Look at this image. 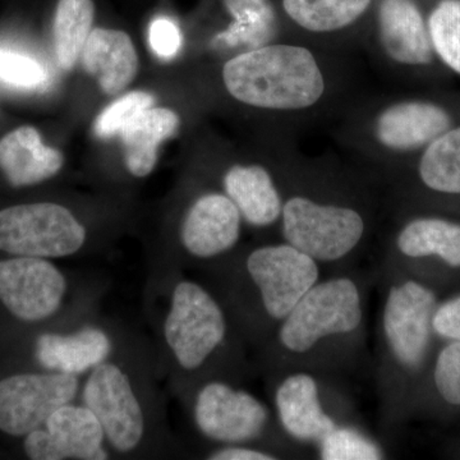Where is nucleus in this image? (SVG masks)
Listing matches in <instances>:
<instances>
[{"mask_svg": "<svg viewBox=\"0 0 460 460\" xmlns=\"http://www.w3.org/2000/svg\"><path fill=\"white\" fill-rule=\"evenodd\" d=\"M144 308L153 330L156 370L181 401L206 378L237 380L244 338L223 299L184 269L147 260Z\"/></svg>", "mask_w": 460, "mask_h": 460, "instance_id": "obj_1", "label": "nucleus"}, {"mask_svg": "<svg viewBox=\"0 0 460 460\" xmlns=\"http://www.w3.org/2000/svg\"><path fill=\"white\" fill-rule=\"evenodd\" d=\"M78 401L98 416L113 459L181 453L166 413L153 341L127 328L113 354L83 377Z\"/></svg>", "mask_w": 460, "mask_h": 460, "instance_id": "obj_2", "label": "nucleus"}, {"mask_svg": "<svg viewBox=\"0 0 460 460\" xmlns=\"http://www.w3.org/2000/svg\"><path fill=\"white\" fill-rule=\"evenodd\" d=\"M202 270L215 281L244 341L263 345L320 280L319 262L289 243L263 244Z\"/></svg>", "mask_w": 460, "mask_h": 460, "instance_id": "obj_3", "label": "nucleus"}, {"mask_svg": "<svg viewBox=\"0 0 460 460\" xmlns=\"http://www.w3.org/2000/svg\"><path fill=\"white\" fill-rule=\"evenodd\" d=\"M365 321L361 287L348 275L319 280L262 345L266 358L296 361L328 341L357 337Z\"/></svg>", "mask_w": 460, "mask_h": 460, "instance_id": "obj_4", "label": "nucleus"}, {"mask_svg": "<svg viewBox=\"0 0 460 460\" xmlns=\"http://www.w3.org/2000/svg\"><path fill=\"white\" fill-rule=\"evenodd\" d=\"M224 84L233 98L257 108L304 109L321 98L323 77L311 51L270 45L230 59Z\"/></svg>", "mask_w": 460, "mask_h": 460, "instance_id": "obj_5", "label": "nucleus"}, {"mask_svg": "<svg viewBox=\"0 0 460 460\" xmlns=\"http://www.w3.org/2000/svg\"><path fill=\"white\" fill-rule=\"evenodd\" d=\"M438 299L420 281H390L380 313V378L385 396L396 377L422 368L431 344Z\"/></svg>", "mask_w": 460, "mask_h": 460, "instance_id": "obj_6", "label": "nucleus"}, {"mask_svg": "<svg viewBox=\"0 0 460 460\" xmlns=\"http://www.w3.org/2000/svg\"><path fill=\"white\" fill-rule=\"evenodd\" d=\"M193 429L211 447L262 445L272 425L268 405L234 378L199 381L180 401Z\"/></svg>", "mask_w": 460, "mask_h": 460, "instance_id": "obj_7", "label": "nucleus"}, {"mask_svg": "<svg viewBox=\"0 0 460 460\" xmlns=\"http://www.w3.org/2000/svg\"><path fill=\"white\" fill-rule=\"evenodd\" d=\"M93 250V232L68 206L32 202L0 210V252L66 260Z\"/></svg>", "mask_w": 460, "mask_h": 460, "instance_id": "obj_8", "label": "nucleus"}, {"mask_svg": "<svg viewBox=\"0 0 460 460\" xmlns=\"http://www.w3.org/2000/svg\"><path fill=\"white\" fill-rule=\"evenodd\" d=\"M242 222L237 206L226 193L206 192L184 211L175 241L147 260L184 270L208 268L234 252Z\"/></svg>", "mask_w": 460, "mask_h": 460, "instance_id": "obj_9", "label": "nucleus"}, {"mask_svg": "<svg viewBox=\"0 0 460 460\" xmlns=\"http://www.w3.org/2000/svg\"><path fill=\"white\" fill-rule=\"evenodd\" d=\"M280 219L287 243L319 263L343 261L365 235V220L358 211L302 196L288 199Z\"/></svg>", "mask_w": 460, "mask_h": 460, "instance_id": "obj_10", "label": "nucleus"}, {"mask_svg": "<svg viewBox=\"0 0 460 460\" xmlns=\"http://www.w3.org/2000/svg\"><path fill=\"white\" fill-rule=\"evenodd\" d=\"M127 328L100 314L48 328L33 339V361L41 370L86 376L113 354Z\"/></svg>", "mask_w": 460, "mask_h": 460, "instance_id": "obj_11", "label": "nucleus"}, {"mask_svg": "<svg viewBox=\"0 0 460 460\" xmlns=\"http://www.w3.org/2000/svg\"><path fill=\"white\" fill-rule=\"evenodd\" d=\"M81 386L83 377L45 370L0 378V431L25 438L58 408L78 401Z\"/></svg>", "mask_w": 460, "mask_h": 460, "instance_id": "obj_12", "label": "nucleus"}, {"mask_svg": "<svg viewBox=\"0 0 460 460\" xmlns=\"http://www.w3.org/2000/svg\"><path fill=\"white\" fill-rule=\"evenodd\" d=\"M31 460H109L104 429L95 413L80 401L58 408L41 428L23 440Z\"/></svg>", "mask_w": 460, "mask_h": 460, "instance_id": "obj_13", "label": "nucleus"}, {"mask_svg": "<svg viewBox=\"0 0 460 460\" xmlns=\"http://www.w3.org/2000/svg\"><path fill=\"white\" fill-rule=\"evenodd\" d=\"M272 401L278 423L296 443L317 445L339 425L323 404L319 378L310 372L284 375L274 387Z\"/></svg>", "mask_w": 460, "mask_h": 460, "instance_id": "obj_14", "label": "nucleus"}, {"mask_svg": "<svg viewBox=\"0 0 460 460\" xmlns=\"http://www.w3.org/2000/svg\"><path fill=\"white\" fill-rule=\"evenodd\" d=\"M63 163V154L42 144L33 127H20L0 140V169L11 186H35L50 180L62 171Z\"/></svg>", "mask_w": 460, "mask_h": 460, "instance_id": "obj_15", "label": "nucleus"}, {"mask_svg": "<svg viewBox=\"0 0 460 460\" xmlns=\"http://www.w3.org/2000/svg\"><path fill=\"white\" fill-rule=\"evenodd\" d=\"M81 58L87 74L98 80L100 89L108 95L122 93L137 75V51L123 31L93 30Z\"/></svg>", "mask_w": 460, "mask_h": 460, "instance_id": "obj_16", "label": "nucleus"}, {"mask_svg": "<svg viewBox=\"0 0 460 460\" xmlns=\"http://www.w3.org/2000/svg\"><path fill=\"white\" fill-rule=\"evenodd\" d=\"M452 120L443 108L422 102H402L378 117L376 136L394 150H411L429 144L449 129Z\"/></svg>", "mask_w": 460, "mask_h": 460, "instance_id": "obj_17", "label": "nucleus"}, {"mask_svg": "<svg viewBox=\"0 0 460 460\" xmlns=\"http://www.w3.org/2000/svg\"><path fill=\"white\" fill-rule=\"evenodd\" d=\"M380 35L387 56L405 65H428L432 42L419 8L411 0H383Z\"/></svg>", "mask_w": 460, "mask_h": 460, "instance_id": "obj_18", "label": "nucleus"}, {"mask_svg": "<svg viewBox=\"0 0 460 460\" xmlns=\"http://www.w3.org/2000/svg\"><path fill=\"white\" fill-rule=\"evenodd\" d=\"M224 190L243 217L256 228L279 220L283 201L271 175L260 165H235L224 175Z\"/></svg>", "mask_w": 460, "mask_h": 460, "instance_id": "obj_19", "label": "nucleus"}, {"mask_svg": "<svg viewBox=\"0 0 460 460\" xmlns=\"http://www.w3.org/2000/svg\"><path fill=\"white\" fill-rule=\"evenodd\" d=\"M180 118L165 108H147L132 118L120 131L124 164L135 178H145L155 169L160 144L171 138Z\"/></svg>", "mask_w": 460, "mask_h": 460, "instance_id": "obj_20", "label": "nucleus"}, {"mask_svg": "<svg viewBox=\"0 0 460 460\" xmlns=\"http://www.w3.org/2000/svg\"><path fill=\"white\" fill-rule=\"evenodd\" d=\"M396 248L407 259L436 256L459 269L460 224L435 217L411 220L399 232Z\"/></svg>", "mask_w": 460, "mask_h": 460, "instance_id": "obj_21", "label": "nucleus"}, {"mask_svg": "<svg viewBox=\"0 0 460 460\" xmlns=\"http://www.w3.org/2000/svg\"><path fill=\"white\" fill-rule=\"evenodd\" d=\"M93 0H59L54 18V47L58 63L71 71L83 54L93 27Z\"/></svg>", "mask_w": 460, "mask_h": 460, "instance_id": "obj_22", "label": "nucleus"}, {"mask_svg": "<svg viewBox=\"0 0 460 460\" xmlns=\"http://www.w3.org/2000/svg\"><path fill=\"white\" fill-rule=\"evenodd\" d=\"M371 0H283L288 16L314 32L335 31L350 25Z\"/></svg>", "mask_w": 460, "mask_h": 460, "instance_id": "obj_23", "label": "nucleus"}, {"mask_svg": "<svg viewBox=\"0 0 460 460\" xmlns=\"http://www.w3.org/2000/svg\"><path fill=\"white\" fill-rule=\"evenodd\" d=\"M420 175L429 189L460 195V127L429 144L420 159Z\"/></svg>", "mask_w": 460, "mask_h": 460, "instance_id": "obj_24", "label": "nucleus"}, {"mask_svg": "<svg viewBox=\"0 0 460 460\" xmlns=\"http://www.w3.org/2000/svg\"><path fill=\"white\" fill-rule=\"evenodd\" d=\"M323 460H377L385 458L383 447L352 425H341L323 436L316 445Z\"/></svg>", "mask_w": 460, "mask_h": 460, "instance_id": "obj_25", "label": "nucleus"}, {"mask_svg": "<svg viewBox=\"0 0 460 460\" xmlns=\"http://www.w3.org/2000/svg\"><path fill=\"white\" fill-rule=\"evenodd\" d=\"M429 27L436 53L460 74V0H443L432 12Z\"/></svg>", "mask_w": 460, "mask_h": 460, "instance_id": "obj_26", "label": "nucleus"}, {"mask_svg": "<svg viewBox=\"0 0 460 460\" xmlns=\"http://www.w3.org/2000/svg\"><path fill=\"white\" fill-rule=\"evenodd\" d=\"M154 102H155L154 96L151 93H144V91H132V93H126L122 98L115 100L113 104L109 105L99 115L95 127H93L96 135L100 138H109L120 133L123 127L135 115L145 109L153 107Z\"/></svg>", "mask_w": 460, "mask_h": 460, "instance_id": "obj_27", "label": "nucleus"}, {"mask_svg": "<svg viewBox=\"0 0 460 460\" xmlns=\"http://www.w3.org/2000/svg\"><path fill=\"white\" fill-rule=\"evenodd\" d=\"M0 80L17 89L35 90L47 83V72L32 58L0 50Z\"/></svg>", "mask_w": 460, "mask_h": 460, "instance_id": "obj_28", "label": "nucleus"}, {"mask_svg": "<svg viewBox=\"0 0 460 460\" xmlns=\"http://www.w3.org/2000/svg\"><path fill=\"white\" fill-rule=\"evenodd\" d=\"M434 383L438 395L447 404L460 405V341H452L438 353Z\"/></svg>", "mask_w": 460, "mask_h": 460, "instance_id": "obj_29", "label": "nucleus"}, {"mask_svg": "<svg viewBox=\"0 0 460 460\" xmlns=\"http://www.w3.org/2000/svg\"><path fill=\"white\" fill-rule=\"evenodd\" d=\"M151 50L160 59L169 60L177 56L181 47V35L178 26L166 17H159L151 23L148 31Z\"/></svg>", "mask_w": 460, "mask_h": 460, "instance_id": "obj_30", "label": "nucleus"}, {"mask_svg": "<svg viewBox=\"0 0 460 460\" xmlns=\"http://www.w3.org/2000/svg\"><path fill=\"white\" fill-rule=\"evenodd\" d=\"M202 458L208 460H275L278 453L260 445H222L210 447L202 453Z\"/></svg>", "mask_w": 460, "mask_h": 460, "instance_id": "obj_31", "label": "nucleus"}, {"mask_svg": "<svg viewBox=\"0 0 460 460\" xmlns=\"http://www.w3.org/2000/svg\"><path fill=\"white\" fill-rule=\"evenodd\" d=\"M432 328L436 334L449 341H460V296L438 305Z\"/></svg>", "mask_w": 460, "mask_h": 460, "instance_id": "obj_32", "label": "nucleus"}]
</instances>
